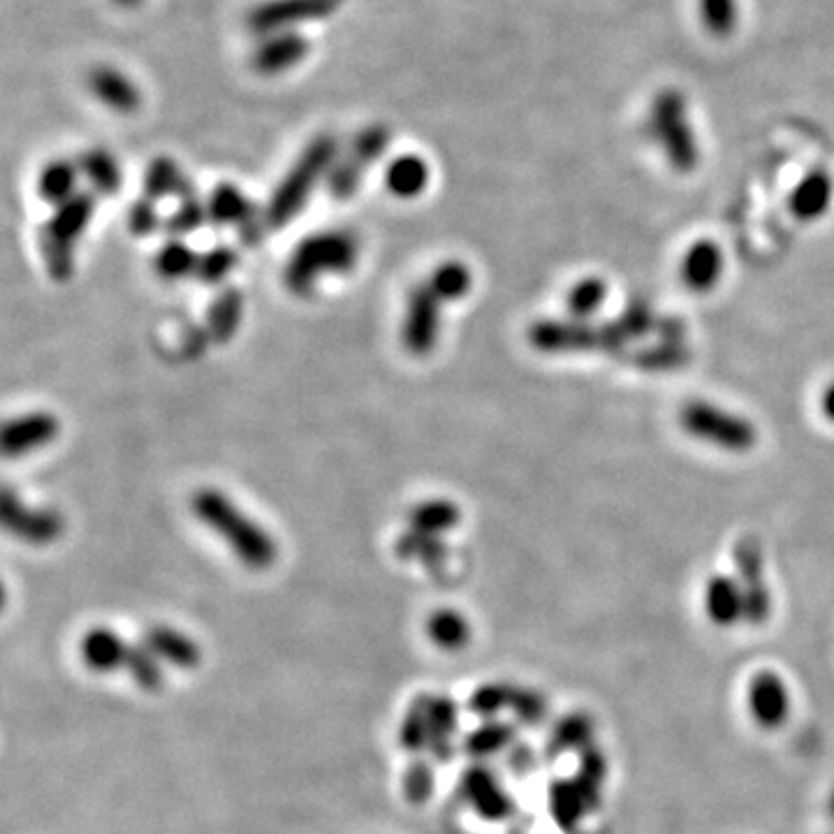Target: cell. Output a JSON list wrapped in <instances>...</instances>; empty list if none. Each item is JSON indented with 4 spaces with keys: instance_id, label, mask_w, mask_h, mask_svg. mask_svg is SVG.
Returning a JSON list of instances; mask_svg holds the SVG:
<instances>
[{
    "instance_id": "30bf717a",
    "label": "cell",
    "mask_w": 834,
    "mask_h": 834,
    "mask_svg": "<svg viewBox=\"0 0 834 834\" xmlns=\"http://www.w3.org/2000/svg\"><path fill=\"white\" fill-rule=\"evenodd\" d=\"M439 305L441 299L426 284L415 286L406 301V316L401 325V341L418 358L429 356L439 341Z\"/></svg>"
},
{
    "instance_id": "44dd1931",
    "label": "cell",
    "mask_w": 834,
    "mask_h": 834,
    "mask_svg": "<svg viewBox=\"0 0 834 834\" xmlns=\"http://www.w3.org/2000/svg\"><path fill=\"white\" fill-rule=\"evenodd\" d=\"M832 197H834V186H832L830 174L823 169H816L812 174H806L804 179L795 186L791 195V209L797 218L812 220V218L823 216L830 209Z\"/></svg>"
},
{
    "instance_id": "f1b7e54d",
    "label": "cell",
    "mask_w": 834,
    "mask_h": 834,
    "mask_svg": "<svg viewBox=\"0 0 834 834\" xmlns=\"http://www.w3.org/2000/svg\"><path fill=\"white\" fill-rule=\"evenodd\" d=\"M123 670L133 677L135 684L146 691V693H156L163 687V668L161 659L151 651L144 642L131 645L128 649V659H125Z\"/></svg>"
},
{
    "instance_id": "1f68e13d",
    "label": "cell",
    "mask_w": 834,
    "mask_h": 834,
    "mask_svg": "<svg viewBox=\"0 0 834 834\" xmlns=\"http://www.w3.org/2000/svg\"><path fill=\"white\" fill-rule=\"evenodd\" d=\"M184 184L186 176L182 174L179 165L169 158H156L144 174V197L158 202L167 195H179Z\"/></svg>"
},
{
    "instance_id": "e0dca14e",
    "label": "cell",
    "mask_w": 834,
    "mask_h": 834,
    "mask_svg": "<svg viewBox=\"0 0 834 834\" xmlns=\"http://www.w3.org/2000/svg\"><path fill=\"white\" fill-rule=\"evenodd\" d=\"M429 740L426 751L439 763H447L452 758V738L457 732V704L447 696H429L426 700Z\"/></svg>"
},
{
    "instance_id": "9c48e42d",
    "label": "cell",
    "mask_w": 834,
    "mask_h": 834,
    "mask_svg": "<svg viewBox=\"0 0 834 834\" xmlns=\"http://www.w3.org/2000/svg\"><path fill=\"white\" fill-rule=\"evenodd\" d=\"M3 526L29 545L56 543L65 531L63 515L49 508H29L12 487L3 490Z\"/></svg>"
},
{
    "instance_id": "d6986e66",
    "label": "cell",
    "mask_w": 834,
    "mask_h": 834,
    "mask_svg": "<svg viewBox=\"0 0 834 834\" xmlns=\"http://www.w3.org/2000/svg\"><path fill=\"white\" fill-rule=\"evenodd\" d=\"M723 271V258L721 250L710 244V241H700L691 246L684 258H681V281H684L691 290L707 292L712 290Z\"/></svg>"
},
{
    "instance_id": "7402d4cb",
    "label": "cell",
    "mask_w": 834,
    "mask_h": 834,
    "mask_svg": "<svg viewBox=\"0 0 834 834\" xmlns=\"http://www.w3.org/2000/svg\"><path fill=\"white\" fill-rule=\"evenodd\" d=\"M244 313V295L237 288H225L216 295V299L209 305L207 311V332L212 334V341L227 343L241 322Z\"/></svg>"
},
{
    "instance_id": "9a60e30c",
    "label": "cell",
    "mask_w": 834,
    "mask_h": 834,
    "mask_svg": "<svg viewBox=\"0 0 834 834\" xmlns=\"http://www.w3.org/2000/svg\"><path fill=\"white\" fill-rule=\"evenodd\" d=\"M128 649L131 645L125 642L116 630L107 626L91 628L80 645L82 661L86 663L91 672H97V675H110V672L123 670L125 659H128Z\"/></svg>"
},
{
    "instance_id": "b9f144b4",
    "label": "cell",
    "mask_w": 834,
    "mask_h": 834,
    "mask_svg": "<svg viewBox=\"0 0 834 834\" xmlns=\"http://www.w3.org/2000/svg\"><path fill=\"white\" fill-rule=\"evenodd\" d=\"M589 732H591L589 719H585V717H568L559 725H556L554 735H552V744L556 749H559V751L562 749H573L579 742H587L589 740Z\"/></svg>"
},
{
    "instance_id": "7a4b0ae2",
    "label": "cell",
    "mask_w": 834,
    "mask_h": 834,
    "mask_svg": "<svg viewBox=\"0 0 834 834\" xmlns=\"http://www.w3.org/2000/svg\"><path fill=\"white\" fill-rule=\"evenodd\" d=\"M358 239L343 230L318 233L301 241L286 265V286L292 295L307 297L320 276L346 274L358 262Z\"/></svg>"
},
{
    "instance_id": "ba28073f",
    "label": "cell",
    "mask_w": 834,
    "mask_h": 834,
    "mask_svg": "<svg viewBox=\"0 0 834 834\" xmlns=\"http://www.w3.org/2000/svg\"><path fill=\"white\" fill-rule=\"evenodd\" d=\"M207 212L214 225L237 227V235L244 246L256 248L262 244L265 230L269 227L267 216H262L237 186L218 184L207 202Z\"/></svg>"
},
{
    "instance_id": "74e56055",
    "label": "cell",
    "mask_w": 834,
    "mask_h": 834,
    "mask_svg": "<svg viewBox=\"0 0 834 834\" xmlns=\"http://www.w3.org/2000/svg\"><path fill=\"white\" fill-rule=\"evenodd\" d=\"M237 250L230 248V246H216L212 250H207L205 256H199V262H197V269H195V276L199 284L205 286H218L223 284L227 276H230V271L237 267Z\"/></svg>"
},
{
    "instance_id": "bcb514c9",
    "label": "cell",
    "mask_w": 834,
    "mask_h": 834,
    "mask_svg": "<svg viewBox=\"0 0 834 834\" xmlns=\"http://www.w3.org/2000/svg\"><path fill=\"white\" fill-rule=\"evenodd\" d=\"M821 411L823 415L834 422V381L825 388V392L821 394Z\"/></svg>"
},
{
    "instance_id": "52a82bcc",
    "label": "cell",
    "mask_w": 834,
    "mask_h": 834,
    "mask_svg": "<svg viewBox=\"0 0 834 834\" xmlns=\"http://www.w3.org/2000/svg\"><path fill=\"white\" fill-rule=\"evenodd\" d=\"M390 142V133L381 125L362 131L356 142H352L348 156H343L327 176V188L330 195L337 199H348L358 193L362 176L369 165H373L378 158L385 154Z\"/></svg>"
},
{
    "instance_id": "4fadbf2b",
    "label": "cell",
    "mask_w": 834,
    "mask_h": 834,
    "mask_svg": "<svg viewBox=\"0 0 834 834\" xmlns=\"http://www.w3.org/2000/svg\"><path fill=\"white\" fill-rule=\"evenodd\" d=\"M61 432V424L52 413H29L14 418L3 429L6 457H23L52 443Z\"/></svg>"
},
{
    "instance_id": "ee69618b",
    "label": "cell",
    "mask_w": 834,
    "mask_h": 834,
    "mask_svg": "<svg viewBox=\"0 0 834 834\" xmlns=\"http://www.w3.org/2000/svg\"><path fill=\"white\" fill-rule=\"evenodd\" d=\"M513 710L517 712V717L522 719V721H528V723H534V721H538L543 714H545V702H543V698L538 696V693H534V691H524V689H515V696H513Z\"/></svg>"
},
{
    "instance_id": "2e32d148",
    "label": "cell",
    "mask_w": 834,
    "mask_h": 834,
    "mask_svg": "<svg viewBox=\"0 0 834 834\" xmlns=\"http://www.w3.org/2000/svg\"><path fill=\"white\" fill-rule=\"evenodd\" d=\"M142 642L154 651L161 661H167L169 666L179 670H195L202 661L199 645L191 636L182 634V630H176L172 626L156 624L146 628Z\"/></svg>"
},
{
    "instance_id": "ab89813d",
    "label": "cell",
    "mask_w": 834,
    "mask_h": 834,
    "mask_svg": "<svg viewBox=\"0 0 834 834\" xmlns=\"http://www.w3.org/2000/svg\"><path fill=\"white\" fill-rule=\"evenodd\" d=\"M515 689L511 684H485L477 687L469 700V710L480 719H492L505 707L513 704Z\"/></svg>"
},
{
    "instance_id": "277c9868",
    "label": "cell",
    "mask_w": 834,
    "mask_h": 834,
    "mask_svg": "<svg viewBox=\"0 0 834 834\" xmlns=\"http://www.w3.org/2000/svg\"><path fill=\"white\" fill-rule=\"evenodd\" d=\"M95 212V199L91 193H78L56 207L54 216L42 227L40 246L44 265L52 281L65 284L74 274V248L84 235L86 225Z\"/></svg>"
},
{
    "instance_id": "4dcf8cb0",
    "label": "cell",
    "mask_w": 834,
    "mask_h": 834,
    "mask_svg": "<svg viewBox=\"0 0 834 834\" xmlns=\"http://www.w3.org/2000/svg\"><path fill=\"white\" fill-rule=\"evenodd\" d=\"M426 700H429L426 693L413 698V702L406 707V712H403V719L399 725V747L409 753H420L426 749V740H429Z\"/></svg>"
},
{
    "instance_id": "f6af8a7d",
    "label": "cell",
    "mask_w": 834,
    "mask_h": 834,
    "mask_svg": "<svg viewBox=\"0 0 834 834\" xmlns=\"http://www.w3.org/2000/svg\"><path fill=\"white\" fill-rule=\"evenodd\" d=\"M209 343H212V334L207 332V327L205 325H202V327L191 325L182 337V356L186 360H197V358L205 356V350H207Z\"/></svg>"
},
{
    "instance_id": "d6a6232c",
    "label": "cell",
    "mask_w": 834,
    "mask_h": 834,
    "mask_svg": "<svg viewBox=\"0 0 834 834\" xmlns=\"http://www.w3.org/2000/svg\"><path fill=\"white\" fill-rule=\"evenodd\" d=\"M549 812L552 818L562 827H573L585 814V797L579 783L559 781L549 791Z\"/></svg>"
},
{
    "instance_id": "8fae6325",
    "label": "cell",
    "mask_w": 834,
    "mask_h": 834,
    "mask_svg": "<svg viewBox=\"0 0 834 834\" xmlns=\"http://www.w3.org/2000/svg\"><path fill=\"white\" fill-rule=\"evenodd\" d=\"M343 0H269L250 12V27L256 33H281L305 21L330 17Z\"/></svg>"
},
{
    "instance_id": "8d00e7d4",
    "label": "cell",
    "mask_w": 834,
    "mask_h": 834,
    "mask_svg": "<svg viewBox=\"0 0 834 834\" xmlns=\"http://www.w3.org/2000/svg\"><path fill=\"white\" fill-rule=\"evenodd\" d=\"M434 786H436L434 765L424 761V758H415V761L406 768V772H403V781H401L403 797L415 806H422L429 802V797L434 795Z\"/></svg>"
},
{
    "instance_id": "7bdbcfd3",
    "label": "cell",
    "mask_w": 834,
    "mask_h": 834,
    "mask_svg": "<svg viewBox=\"0 0 834 834\" xmlns=\"http://www.w3.org/2000/svg\"><path fill=\"white\" fill-rule=\"evenodd\" d=\"M603 297H605V290H603V284L600 281H585V284H577L573 290H570V309L577 311V313H591L596 311L600 305H603Z\"/></svg>"
},
{
    "instance_id": "484cf974",
    "label": "cell",
    "mask_w": 834,
    "mask_h": 834,
    "mask_svg": "<svg viewBox=\"0 0 834 834\" xmlns=\"http://www.w3.org/2000/svg\"><path fill=\"white\" fill-rule=\"evenodd\" d=\"M399 559L403 562H420L422 566L436 570L447 559V545L439 536L422 534V531H406L401 534L394 545Z\"/></svg>"
},
{
    "instance_id": "4316f807",
    "label": "cell",
    "mask_w": 834,
    "mask_h": 834,
    "mask_svg": "<svg viewBox=\"0 0 834 834\" xmlns=\"http://www.w3.org/2000/svg\"><path fill=\"white\" fill-rule=\"evenodd\" d=\"M411 528L422 531V534L429 536H441L445 531L454 528L460 522V511L457 505L445 498H434V501H424L411 511L409 515Z\"/></svg>"
},
{
    "instance_id": "836d02e7",
    "label": "cell",
    "mask_w": 834,
    "mask_h": 834,
    "mask_svg": "<svg viewBox=\"0 0 834 834\" xmlns=\"http://www.w3.org/2000/svg\"><path fill=\"white\" fill-rule=\"evenodd\" d=\"M698 19L707 33L725 38L740 23V0H698Z\"/></svg>"
},
{
    "instance_id": "7c38bea8",
    "label": "cell",
    "mask_w": 834,
    "mask_h": 834,
    "mask_svg": "<svg viewBox=\"0 0 834 834\" xmlns=\"http://www.w3.org/2000/svg\"><path fill=\"white\" fill-rule=\"evenodd\" d=\"M462 793L480 818L503 821L515 809L511 795L503 791L496 774L485 765H473L462 774Z\"/></svg>"
},
{
    "instance_id": "60d3db41",
    "label": "cell",
    "mask_w": 834,
    "mask_h": 834,
    "mask_svg": "<svg viewBox=\"0 0 834 834\" xmlns=\"http://www.w3.org/2000/svg\"><path fill=\"white\" fill-rule=\"evenodd\" d=\"M158 227H161V216L156 209V202L148 197L137 199L128 212V230L135 237H148V235H154Z\"/></svg>"
},
{
    "instance_id": "f35d334b",
    "label": "cell",
    "mask_w": 834,
    "mask_h": 834,
    "mask_svg": "<svg viewBox=\"0 0 834 834\" xmlns=\"http://www.w3.org/2000/svg\"><path fill=\"white\" fill-rule=\"evenodd\" d=\"M513 738H515V730L511 725L490 721L485 725H480L475 732H471L466 740V751L473 758H485L501 751L503 747H508Z\"/></svg>"
},
{
    "instance_id": "6da1fadb",
    "label": "cell",
    "mask_w": 834,
    "mask_h": 834,
    "mask_svg": "<svg viewBox=\"0 0 834 834\" xmlns=\"http://www.w3.org/2000/svg\"><path fill=\"white\" fill-rule=\"evenodd\" d=\"M193 513L227 543L244 566L265 570L274 564L276 545L267 531L218 490H199L193 496Z\"/></svg>"
},
{
    "instance_id": "603a6c76",
    "label": "cell",
    "mask_w": 834,
    "mask_h": 834,
    "mask_svg": "<svg viewBox=\"0 0 834 834\" xmlns=\"http://www.w3.org/2000/svg\"><path fill=\"white\" fill-rule=\"evenodd\" d=\"M426 636L443 651H460L471 642V624L462 612L441 608L426 619Z\"/></svg>"
},
{
    "instance_id": "ffe728a7",
    "label": "cell",
    "mask_w": 834,
    "mask_h": 834,
    "mask_svg": "<svg viewBox=\"0 0 834 834\" xmlns=\"http://www.w3.org/2000/svg\"><path fill=\"white\" fill-rule=\"evenodd\" d=\"M91 91L97 100L121 114H131L140 107L137 86L114 68H97L91 72Z\"/></svg>"
},
{
    "instance_id": "cb8c5ba5",
    "label": "cell",
    "mask_w": 834,
    "mask_h": 834,
    "mask_svg": "<svg viewBox=\"0 0 834 834\" xmlns=\"http://www.w3.org/2000/svg\"><path fill=\"white\" fill-rule=\"evenodd\" d=\"M80 167L70 163V161H54L49 163L40 179H38V193L44 202L54 207H61L63 202L78 195V179H80Z\"/></svg>"
},
{
    "instance_id": "d4e9b609",
    "label": "cell",
    "mask_w": 834,
    "mask_h": 834,
    "mask_svg": "<svg viewBox=\"0 0 834 834\" xmlns=\"http://www.w3.org/2000/svg\"><path fill=\"white\" fill-rule=\"evenodd\" d=\"M84 179L97 195H116L121 188V169L112 154L103 148H91L80 156L78 163Z\"/></svg>"
},
{
    "instance_id": "3957f363",
    "label": "cell",
    "mask_w": 834,
    "mask_h": 834,
    "mask_svg": "<svg viewBox=\"0 0 834 834\" xmlns=\"http://www.w3.org/2000/svg\"><path fill=\"white\" fill-rule=\"evenodd\" d=\"M337 156V142L332 137L313 140L295 167L286 174V179L274 191L269 205L265 209L269 227H286L301 209L313 186L322 179V174H330Z\"/></svg>"
},
{
    "instance_id": "5bb4252c",
    "label": "cell",
    "mask_w": 834,
    "mask_h": 834,
    "mask_svg": "<svg viewBox=\"0 0 834 834\" xmlns=\"http://www.w3.org/2000/svg\"><path fill=\"white\" fill-rule=\"evenodd\" d=\"M702 608L714 626H735L740 619H747V591L732 577L717 575L704 585Z\"/></svg>"
},
{
    "instance_id": "7dc6e473",
    "label": "cell",
    "mask_w": 834,
    "mask_h": 834,
    "mask_svg": "<svg viewBox=\"0 0 834 834\" xmlns=\"http://www.w3.org/2000/svg\"><path fill=\"white\" fill-rule=\"evenodd\" d=\"M827 814H830V818L834 823V789L830 791V797H827Z\"/></svg>"
},
{
    "instance_id": "8992f818",
    "label": "cell",
    "mask_w": 834,
    "mask_h": 834,
    "mask_svg": "<svg viewBox=\"0 0 834 834\" xmlns=\"http://www.w3.org/2000/svg\"><path fill=\"white\" fill-rule=\"evenodd\" d=\"M744 702L749 719L763 732H776L781 728H786L793 714L791 687L776 670L753 672L747 681Z\"/></svg>"
},
{
    "instance_id": "c3c4849f",
    "label": "cell",
    "mask_w": 834,
    "mask_h": 834,
    "mask_svg": "<svg viewBox=\"0 0 834 834\" xmlns=\"http://www.w3.org/2000/svg\"><path fill=\"white\" fill-rule=\"evenodd\" d=\"M116 3H121V6H125V8H133V6L140 3V0H116Z\"/></svg>"
},
{
    "instance_id": "5b68a950",
    "label": "cell",
    "mask_w": 834,
    "mask_h": 834,
    "mask_svg": "<svg viewBox=\"0 0 834 834\" xmlns=\"http://www.w3.org/2000/svg\"><path fill=\"white\" fill-rule=\"evenodd\" d=\"M649 133L677 169H689L698 163V142L689 119L687 97L679 91L666 89L653 97L649 110Z\"/></svg>"
},
{
    "instance_id": "e575fe53",
    "label": "cell",
    "mask_w": 834,
    "mask_h": 834,
    "mask_svg": "<svg viewBox=\"0 0 834 834\" xmlns=\"http://www.w3.org/2000/svg\"><path fill=\"white\" fill-rule=\"evenodd\" d=\"M426 286L434 290V295L441 301H454L469 292L471 288V271L462 262H443L441 267L434 269V274L429 276Z\"/></svg>"
},
{
    "instance_id": "83f0119b",
    "label": "cell",
    "mask_w": 834,
    "mask_h": 834,
    "mask_svg": "<svg viewBox=\"0 0 834 834\" xmlns=\"http://www.w3.org/2000/svg\"><path fill=\"white\" fill-rule=\"evenodd\" d=\"M429 182V167L418 156H401L385 172V184L397 197H415Z\"/></svg>"
},
{
    "instance_id": "ac0fdd59",
    "label": "cell",
    "mask_w": 834,
    "mask_h": 834,
    "mask_svg": "<svg viewBox=\"0 0 834 834\" xmlns=\"http://www.w3.org/2000/svg\"><path fill=\"white\" fill-rule=\"evenodd\" d=\"M307 52H309V42L299 33H292V31L269 33L265 42L256 49V54H253V63H256V70L265 74H274V72H284L297 65L307 56Z\"/></svg>"
},
{
    "instance_id": "d590c367",
    "label": "cell",
    "mask_w": 834,
    "mask_h": 834,
    "mask_svg": "<svg viewBox=\"0 0 834 834\" xmlns=\"http://www.w3.org/2000/svg\"><path fill=\"white\" fill-rule=\"evenodd\" d=\"M209 220V212H207V205H202V199L197 197V193H188L184 197H179V209H176L167 223H165V230L174 237H186V235H193L195 230H199L202 225H205Z\"/></svg>"
},
{
    "instance_id": "f546056e",
    "label": "cell",
    "mask_w": 834,
    "mask_h": 834,
    "mask_svg": "<svg viewBox=\"0 0 834 834\" xmlns=\"http://www.w3.org/2000/svg\"><path fill=\"white\" fill-rule=\"evenodd\" d=\"M199 262L197 253L182 239L167 241L156 256V271L163 281H184L186 276L195 274Z\"/></svg>"
}]
</instances>
